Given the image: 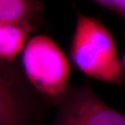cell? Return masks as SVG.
Masks as SVG:
<instances>
[{
  "mask_svg": "<svg viewBox=\"0 0 125 125\" xmlns=\"http://www.w3.org/2000/svg\"><path fill=\"white\" fill-rule=\"evenodd\" d=\"M43 14V4L40 1H0V24L21 23L30 25L36 30L42 25Z\"/></svg>",
  "mask_w": 125,
  "mask_h": 125,
  "instance_id": "5b68a950",
  "label": "cell"
},
{
  "mask_svg": "<svg viewBox=\"0 0 125 125\" xmlns=\"http://www.w3.org/2000/svg\"><path fill=\"white\" fill-rule=\"evenodd\" d=\"M57 107L52 125H125V114L104 102L89 82L70 85Z\"/></svg>",
  "mask_w": 125,
  "mask_h": 125,
  "instance_id": "277c9868",
  "label": "cell"
},
{
  "mask_svg": "<svg viewBox=\"0 0 125 125\" xmlns=\"http://www.w3.org/2000/svg\"><path fill=\"white\" fill-rule=\"evenodd\" d=\"M36 30L30 25L21 23L0 24L1 62H12L22 53L32 32Z\"/></svg>",
  "mask_w": 125,
  "mask_h": 125,
  "instance_id": "8992f818",
  "label": "cell"
},
{
  "mask_svg": "<svg viewBox=\"0 0 125 125\" xmlns=\"http://www.w3.org/2000/svg\"><path fill=\"white\" fill-rule=\"evenodd\" d=\"M92 3L111 12L125 21V0H94Z\"/></svg>",
  "mask_w": 125,
  "mask_h": 125,
  "instance_id": "52a82bcc",
  "label": "cell"
},
{
  "mask_svg": "<svg viewBox=\"0 0 125 125\" xmlns=\"http://www.w3.org/2000/svg\"><path fill=\"white\" fill-rule=\"evenodd\" d=\"M23 74L36 93L58 104L69 88L71 67L65 54L51 37L30 38L22 53Z\"/></svg>",
  "mask_w": 125,
  "mask_h": 125,
  "instance_id": "7a4b0ae2",
  "label": "cell"
},
{
  "mask_svg": "<svg viewBox=\"0 0 125 125\" xmlns=\"http://www.w3.org/2000/svg\"><path fill=\"white\" fill-rule=\"evenodd\" d=\"M74 9L76 23L69 47L72 63L90 78L123 85L125 74L111 30L98 18L82 13L74 5Z\"/></svg>",
  "mask_w": 125,
  "mask_h": 125,
  "instance_id": "6da1fadb",
  "label": "cell"
},
{
  "mask_svg": "<svg viewBox=\"0 0 125 125\" xmlns=\"http://www.w3.org/2000/svg\"><path fill=\"white\" fill-rule=\"evenodd\" d=\"M121 65H122V71L125 76V54H123V56L121 60Z\"/></svg>",
  "mask_w": 125,
  "mask_h": 125,
  "instance_id": "ba28073f",
  "label": "cell"
},
{
  "mask_svg": "<svg viewBox=\"0 0 125 125\" xmlns=\"http://www.w3.org/2000/svg\"><path fill=\"white\" fill-rule=\"evenodd\" d=\"M36 92L18 62H1L0 125H39Z\"/></svg>",
  "mask_w": 125,
  "mask_h": 125,
  "instance_id": "3957f363",
  "label": "cell"
}]
</instances>
